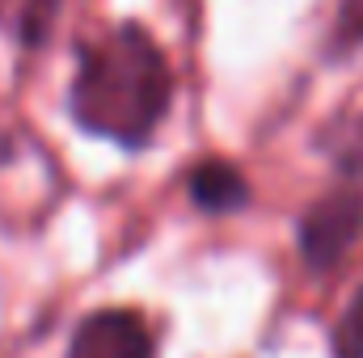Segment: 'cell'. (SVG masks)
<instances>
[{"label":"cell","mask_w":363,"mask_h":358,"mask_svg":"<svg viewBox=\"0 0 363 358\" xmlns=\"http://www.w3.org/2000/svg\"><path fill=\"white\" fill-rule=\"evenodd\" d=\"M174 101V72L157 38L123 21L81 51L68 114L81 131L118 148H144Z\"/></svg>","instance_id":"obj_1"},{"label":"cell","mask_w":363,"mask_h":358,"mask_svg":"<svg viewBox=\"0 0 363 358\" xmlns=\"http://www.w3.org/2000/svg\"><path fill=\"white\" fill-rule=\"evenodd\" d=\"M363 236V194L334 190L313 202L300 219V253L313 270H330L347 258V249Z\"/></svg>","instance_id":"obj_2"},{"label":"cell","mask_w":363,"mask_h":358,"mask_svg":"<svg viewBox=\"0 0 363 358\" xmlns=\"http://www.w3.org/2000/svg\"><path fill=\"white\" fill-rule=\"evenodd\" d=\"M68 358H152V333L140 312L101 308L77 325Z\"/></svg>","instance_id":"obj_3"},{"label":"cell","mask_w":363,"mask_h":358,"mask_svg":"<svg viewBox=\"0 0 363 358\" xmlns=\"http://www.w3.org/2000/svg\"><path fill=\"white\" fill-rule=\"evenodd\" d=\"M190 202L207 215H228L250 202V181L228 161H203L190 173Z\"/></svg>","instance_id":"obj_4"},{"label":"cell","mask_w":363,"mask_h":358,"mask_svg":"<svg viewBox=\"0 0 363 358\" xmlns=\"http://www.w3.org/2000/svg\"><path fill=\"white\" fill-rule=\"evenodd\" d=\"M60 0H0V30L21 47H43L55 25Z\"/></svg>","instance_id":"obj_5"},{"label":"cell","mask_w":363,"mask_h":358,"mask_svg":"<svg viewBox=\"0 0 363 358\" xmlns=\"http://www.w3.org/2000/svg\"><path fill=\"white\" fill-rule=\"evenodd\" d=\"M334 358H363V291L347 304L334 329Z\"/></svg>","instance_id":"obj_6"},{"label":"cell","mask_w":363,"mask_h":358,"mask_svg":"<svg viewBox=\"0 0 363 358\" xmlns=\"http://www.w3.org/2000/svg\"><path fill=\"white\" fill-rule=\"evenodd\" d=\"M334 161H338V169H342V173L363 178V118L342 127V135L334 139Z\"/></svg>","instance_id":"obj_7"}]
</instances>
